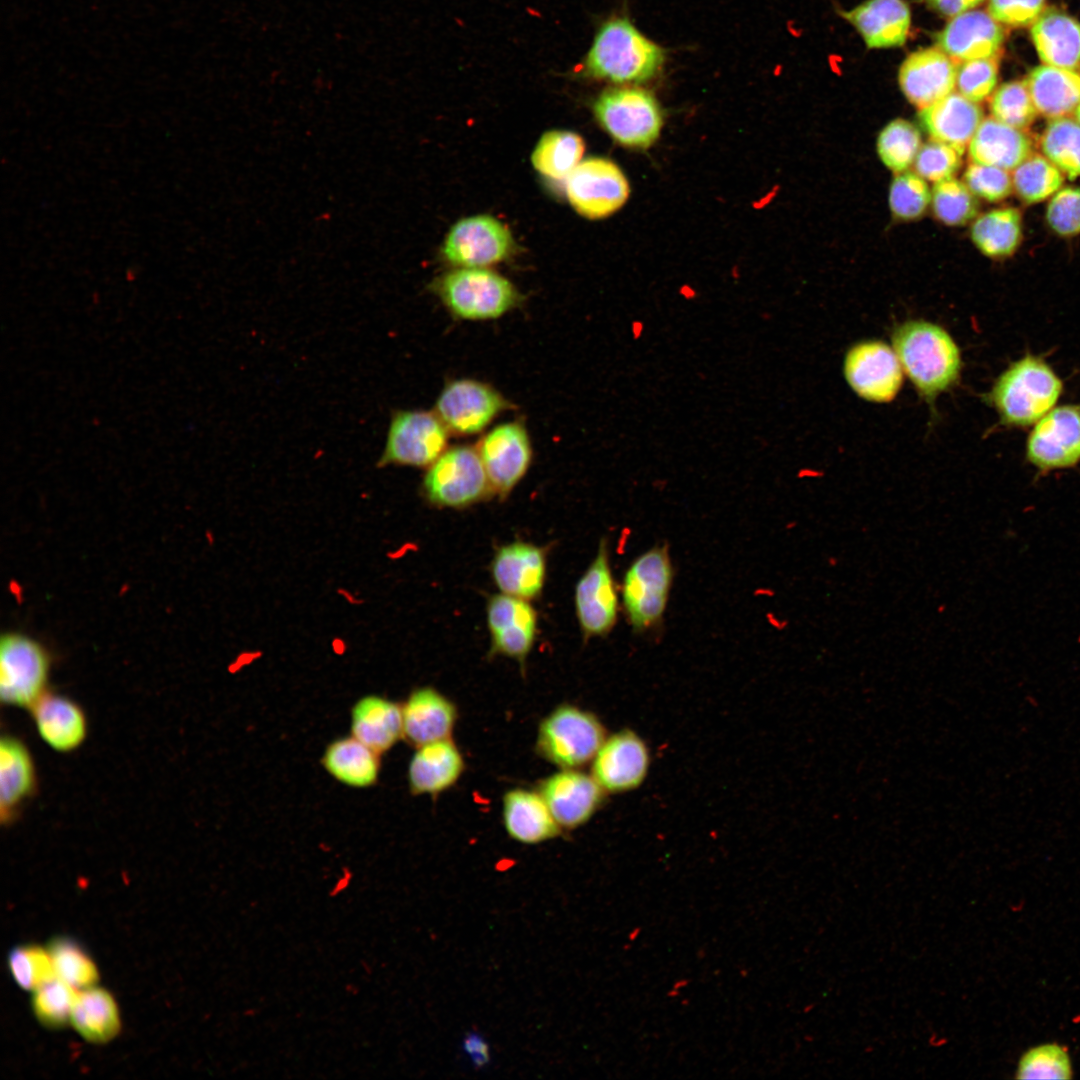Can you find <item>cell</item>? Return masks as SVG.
I'll return each mask as SVG.
<instances>
[{
  "label": "cell",
  "instance_id": "ffe728a7",
  "mask_svg": "<svg viewBox=\"0 0 1080 1080\" xmlns=\"http://www.w3.org/2000/svg\"><path fill=\"white\" fill-rule=\"evenodd\" d=\"M957 65L935 47L910 53L898 71L899 87L906 99L922 109L947 96L956 86Z\"/></svg>",
  "mask_w": 1080,
  "mask_h": 1080
},
{
  "label": "cell",
  "instance_id": "ac0fdd59",
  "mask_svg": "<svg viewBox=\"0 0 1080 1080\" xmlns=\"http://www.w3.org/2000/svg\"><path fill=\"white\" fill-rule=\"evenodd\" d=\"M487 624L490 655L507 656L523 666L537 632V613L528 600L504 593L493 595L487 604Z\"/></svg>",
  "mask_w": 1080,
  "mask_h": 1080
},
{
  "label": "cell",
  "instance_id": "5b68a950",
  "mask_svg": "<svg viewBox=\"0 0 1080 1080\" xmlns=\"http://www.w3.org/2000/svg\"><path fill=\"white\" fill-rule=\"evenodd\" d=\"M452 315L463 320L499 318L520 303L515 286L486 268L459 267L433 286Z\"/></svg>",
  "mask_w": 1080,
  "mask_h": 1080
},
{
  "label": "cell",
  "instance_id": "8d00e7d4",
  "mask_svg": "<svg viewBox=\"0 0 1080 1080\" xmlns=\"http://www.w3.org/2000/svg\"><path fill=\"white\" fill-rule=\"evenodd\" d=\"M970 236L985 256L1008 257L1016 251L1022 239L1021 213L1013 207L986 212L973 222Z\"/></svg>",
  "mask_w": 1080,
  "mask_h": 1080
},
{
  "label": "cell",
  "instance_id": "bcb514c9",
  "mask_svg": "<svg viewBox=\"0 0 1080 1080\" xmlns=\"http://www.w3.org/2000/svg\"><path fill=\"white\" fill-rule=\"evenodd\" d=\"M77 991L57 977L44 983L32 991V1010L35 1017L42 1025L51 1029L70 1023Z\"/></svg>",
  "mask_w": 1080,
  "mask_h": 1080
},
{
  "label": "cell",
  "instance_id": "680465c9",
  "mask_svg": "<svg viewBox=\"0 0 1080 1080\" xmlns=\"http://www.w3.org/2000/svg\"><path fill=\"white\" fill-rule=\"evenodd\" d=\"M630 331L633 340L641 339L645 332V323L639 319L633 320L630 325Z\"/></svg>",
  "mask_w": 1080,
  "mask_h": 1080
},
{
  "label": "cell",
  "instance_id": "4316f807",
  "mask_svg": "<svg viewBox=\"0 0 1080 1080\" xmlns=\"http://www.w3.org/2000/svg\"><path fill=\"white\" fill-rule=\"evenodd\" d=\"M36 729L52 749L70 752L77 749L87 734L86 717L73 700L46 693L31 708Z\"/></svg>",
  "mask_w": 1080,
  "mask_h": 1080
},
{
  "label": "cell",
  "instance_id": "6da1fadb",
  "mask_svg": "<svg viewBox=\"0 0 1080 1080\" xmlns=\"http://www.w3.org/2000/svg\"><path fill=\"white\" fill-rule=\"evenodd\" d=\"M891 341L903 372L933 409L936 399L960 380L962 358L957 343L943 327L922 319L895 325Z\"/></svg>",
  "mask_w": 1080,
  "mask_h": 1080
},
{
  "label": "cell",
  "instance_id": "7c38bea8",
  "mask_svg": "<svg viewBox=\"0 0 1080 1080\" xmlns=\"http://www.w3.org/2000/svg\"><path fill=\"white\" fill-rule=\"evenodd\" d=\"M576 616L585 640L604 637L615 627L620 609L612 574L607 540L601 539L597 554L575 588Z\"/></svg>",
  "mask_w": 1080,
  "mask_h": 1080
},
{
  "label": "cell",
  "instance_id": "db71d44e",
  "mask_svg": "<svg viewBox=\"0 0 1080 1080\" xmlns=\"http://www.w3.org/2000/svg\"><path fill=\"white\" fill-rule=\"evenodd\" d=\"M1046 0H989L990 15L999 23L1020 28L1033 24L1044 11Z\"/></svg>",
  "mask_w": 1080,
  "mask_h": 1080
},
{
  "label": "cell",
  "instance_id": "7a4b0ae2",
  "mask_svg": "<svg viewBox=\"0 0 1080 1080\" xmlns=\"http://www.w3.org/2000/svg\"><path fill=\"white\" fill-rule=\"evenodd\" d=\"M665 62L662 47L624 16H613L597 29L575 73L615 84H639L654 78Z\"/></svg>",
  "mask_w": 1080,
  "mask_h": 1080
},
{
  "label": "cell",
  "instance_id": "f1b7e54d",
  "mask_svg": "<svg viewBox=\"0 0 1080 1080\" xmlns=\"http://www.w3.org/2000/svg\"><path fill=\"white\" fill-rule=\"evenodd\" d=\"M1031 36L1045 65L1080 69V22L1065 12L1048 9L1033 23Z\"/></svg>",
  "mask_w": 1080,
  "mask_h": 1080
},
{
  "label": "cell",
  "instance_id": "9f6ffc18",
  "mask_svg": "<svg viewBox=\"0 0 1080 1080\" xmlns=\"http://www.w3.org/2000/svg\"><path fill=\"white\" fill-rule=\"evenodd\" d=\"M464 1047L477 1066H482L489 1061L488 1046L478 1035L470 1034L466 1037Z\"/></svg>",
  "mask_w": 1080,
  "mask_h": 1080
},
{
  "label": "cell",
  "instance_id": "3957f363",
  "mask_svg": "<svg viewBox=\"0 0 1080 1080\" xmlns=\"http://www.w3.org/2000/svg\"><path fill=\"white\" fill-rule=\"evenodd\" d=\"M1063 392V382L1040 356L1026 354L1011 363L984 395L1000 424L1024 428L1052 410Z\"/></svg>",
  "mask_w": 1080,
  "mask_h": 1080
},
{
  "label": "cell",
  "instance_id": "9a60e30c",
  "mask_svg": "<svg viewBox=\"0 0 1080 1080\" xmlns=\"http://www.w3.org/2000/svg\"><path fill=\"white\" fill-rule=\"evenodd\" d=\"M511 403L490 385L472 379H458L445 385L435 405V413L450 433L473 435L483 431Z\"/></svg>",
  "mask_w": 1080,
  "mask_h": 1080
},
{
  "label": "cell",
  "instance_id": "ee69618b",
  "mask_svg": "<svg viewBox=\"0 0 1080 1080\" xmlns=\"http://www.w3.org/2000/svg\"><path fill=\"white\" fill-rule=\"evenodd\" d=\"M1072 1061L1065 1047L1042 1043L1027 1049L1019 1058L1017 1079H1071Z\"/></svg>",
  "mask_w": 1080,
  "mask_h": 1080
},
{
  "label": "cell",
  "instance_id": "e575fe53",
  "mask_svg": "<svg viewBox=\"0 0 1080 1080\" xmlns=\"http://www.w3.org/2000/svg\"><path fill=\"white\" fill-rule=\"evenodd\" d=\"M379 755L351 736L330 743L321 762L327 772L339 782L351 787L365 788L377 782Z\"/></svg>",
  "mask_w": 1080,
  "mask_h": 1080
},
{
  "label": "cell",
  "instance_id": "52a82bcc",
  "mask_svg": "<svg viewBox=\"0 0 1080 1080\" xmlns=\"http://www.w3.org/2000/svg\"><path fill=\"white\" fill-rule=\"evenodd\" d=\"M422 490L432 505L456 509L494 494L477 449L466 445L446 449L428 467Z\"/></svg>",
  "mask_w": 1080,
  "mask_h": 1080
},
{
  "label": "cell",
  "instance_id": "91938a15",
  "mask_svg": "<svg viewBox=\"0 0 1080 1080\" xmlns=\"http://www.w3.org/2000/svg\"><path fill=\"white\" fill-rule=\"evenodd\" d=\"M826 562H827V565H828V566H829L830 568H835V567H837V565L839 564V560H838V558H836V557H834V556H830V557H828V558H827V560H826Z\"/></svg>",
  "mask_w": 1080,
  "mask_h": 1080
},
{
  "label": "cell",
  "instance_id": "60d3db41",
  "mask_svg": "<svg viewBox=\"0 0 1080 1080\" xmlns=\"http://www.w3.org/2000/svg\"><path fill=\"white\" fill-rule=\"evenodd\" d=\"M877 153L883 164L895 173H901L914 163L921 147L918 128L905 119L890 121L879 133Z\"/></svg>",
  "mask_w": 1080,
  "mask_h": 1080
},
{
  "label": "cell",
  "instance_id": "277c9868",
  "mask_svg": "<svg viewBox=\"0 0 1080 1080\" xmlns=\"http://www.w3.org/2000/svg\"><path fill=\"white\" fill-rule=\"evenodd\" d=\"M673 579L674 568L667 544L654 545L628 566L621 598L634 633H647L662 624Z\"/></svg>",
  "mask_w": 1080,
  "mask_h": 1080
},
{
  "label": "cell",
  "instance_id": "b9f144b4",
  "mask_svg": "<svg viewBox=\"0 0 1080 1080\" xmlns=\"http://www.w3.org/2000/svg\"><path fill=\"white\" fill-rule=\"evenodd\" d=\"M936 218L949 226H961L973 220L979 202L963 181L953 177L935 182L931 192Z\"/></svg>",
  "mask_w": 1080,
  "mask_h": 1080
},
{
  "label": "cell",
  "instance_id": "f5cc1de1",
  "mask_svg": "<svg viewBox=\"0 0 1080 1080\" xmlns=\"http://www.w3.org/2000/svg\"><path fill=\"white\" fill-rule=\"evenodd\" d=\"M1046 220L1058 235L1070 237L1080 233V188L1058 190L1047 206Z\"/></svg>",
  "mask_w": 1080,
  "mask_h": 1080
},
{
  "label": "cell",
  "instance_id": "4dcf8cb0",
  "mask_svg": "<svg viewBox=\"0 0 1080 1080\" xmlns=\"http://www.w3.org/2000/svg\"><path fill=\"white\" fill-rule=\"evenodd\" d=\"M506 831L516 841L538 844L555 838L560 826L540 793L524 789L508 791L503 798Z\"/></svg>",
  "mask_w": 1080,
  "mask_h": 1080
},
{
  "label": "cell",
  "instance_id": "7dc6e473",
  "mask_svg": "<svg viewBox=\"0 0 1080 1080\" xmlns=\"http://www.w3.org/2000/svg\"><path fill=\"white\" fill-rule=\"evenodd\" d=\"M8 966L15 982L24 990L34 991L56 977L48 949L38 945H21L8 955Z\"/></svg>",
  "mask_w": 1080,
  "mask_h": 1080
},
{
  "label": "cell",
  "instance_id": "c3c4849f",
  "mask_svg": "<svg viewBox=\"0 0 1080 1080\" xmlns=\"http://www.w3.org/2000/svg\"><path fill=\"white\" fill-rule=\"evenodd\" d=\"M931 192L924 178L916 172L898 173L889 189V207L894 217L903 221L921 217L929 203Z\"/></svg>",
  "mask_w": 1080,
  "mask_h": 1080
},
{
  "label": "cell",
  "instance_id": "2e32d148",
  "mask_svg": "<svg viewBox=\"0 0 1080 1080\" xmlns=\"http://www.w3.org/2000/svg\"><path fill=\"white\" fill-rule=\"evenodd\" d=\"M513 248L512 235L503 223L490 215H475L450 229L442 253L457 267L485 268L508 258Z\"/></svg>",
  "mask_w": 1080,
  "mask_h": 1080
},
{
  "label": "cell",
  "instance_id": "d4e9b609",
  "mask_svg": "<svg viewBox=\"0 0 1080 1080\" xmlns=\"http://www.w3.org/2000/svg\"><path fill=\"white\" fill-rule=\"evenodd\" d=\"M918 118L931 139L950 145L962 155L983 120V114L977 103L959 92H951L920 109Z\"/></svg>",
  "mask_w": 1080,
  "mask_h": 1080
},
{
  "label": "cell",
  "instance_id": "7402d4cb",
  "mask_svg": "<svg viewBox=\"0 0 1080 1080\" xmlns=\"http://www.w3.org/2000/svg\"><path fill=\"white\" fill-rule=\"evenodd\" d=\"M1004 38L999 22L981 10H969L950 18L934 37L939 49L960 62L999 56Z\"/></svg>",
  "mask_w": 1080,
  "mask_h": 1080
},
{
  "label": "cell",
  "instance_id": "681fc988",
  "mask_svg": "<svg viewBox=\"0 0 1080 1080\" xmlns=\"http://www.w3.org/2000/svg\"><path fill=\"white\" fill-rule=\"evenodd\" d=\"M998 58L999 56L961 62L956 72L958 92L975 103L988 98L997 85Z\"/></svg>",
  "mask_w": 1080,
  "mask_h": 1080
},
{
  "label": "cell",
  "instance_id": "5bb4252c",
  "mask_svg": "<svg viewBox=\"0 0 1080 1080\" xmlns=\"http://www.w3.org/2000/svg\"><path fill=\"white\" fill-rule=\"evenodd\" d=\"M1025 456L1039 473L1076 466L1080 462V405L1053 408L1037 421L1027 437Z\"/></svg>",
  "mask_w": 1080,
  "mask_h": 1080
},
{
  "label": "cell",
  "instance_id": "484cf974",
  "mask_svg": "<svg viewBox=\"0 0 1080 1080\" xmlns=\"http://www.w3.org/2000/svg\"><path fill=\"white\" fill-rule=\"evenodd\" d=\"M457 718L454 704L433 688L414 690L402 706V737L416 747L447 739Z\"/></svg>",
  "mask_w": 1080,
  "mask_h": 1080
},
{
  "label": "cell",
  "instance_id": "d6a6232c",
  "mask_svg": "<svg viewBox=\"0 0 1080 1080\" xmlns=\"http://www.w3.org/2000/svg\"><path fill=\"white\" fill-rule=\"evenodd\" d=\"M36 785L35 766L27 747L13 736L0 742V816L10 822Z\"/></svg>",
  "mask_w": 1080,
  "mask_h": 1080
},
{
  "label": "cell",
  "instance_id": "44dd1931",
  "mask_svg": "<svg viewBox=\"0 0 1080 1080\" xmlns=\"http://www.w3.org/2000/svg\"><path fill=\"white\" fill-rule=\"evenodd\" d=\"M604 790L591 775L563 769L543 781L540 794L560 827L576 828L600 806Z\"/></svg>",
  "mask_w": 1080,
  "mask_h": 1080
},
{
  "label": "cell",
  "instance_id": "4fadbf2b",
  "mask_svg": "<svg viewBox=\"0 0 1080 1080\" xmlns=\"http://www.w3.org/2000/svg\"><path fill=\"white\" fill-rule=\"evenodd\" d=\"M843 374L860 398L873 403L892 401L903 382V370L893 347L880 340L852 345L844 357Z\"/></svg>",
  "mask_w": 1080,
  "mask_h": 1080
},
{
  "label": "cell",
  "instance_id": "94428289",
  "mask_svg": "<svg viewBox=\"0 0 1080 1080\" xmlns=\"http://www.w3.org/2000/svg\"><path fill=\"white\" fill-rule=\"evenodd\" d=\"M1074 114H1075V120L1080 124V103L1077 106Z\"/></svg>",
  "mask_w": 1080,
  "mask_h": 1080
},
{
  "label": "cell",
  "instance_id": "30bf717a",
  "mask_svg": "<svg viewBox=\"0 0 1080 1080\" xmlns=\"http://www.w3.org/2000/svg\"><path fill=\"white\" fill-rule=\"evenodd\" d=\"M449 433L435 412L397 411L378 465L429 467L447 449Z\"/></svg>",
  "mask_w": 1080,
  "mask_h": 1080
},
{
  "label": "cell",
  "instance_id": "ba28073f",
  "mask_svg": "<svg viewBox=\"0 0 1080 1080\" xmlns=\"http://www.w3.org/2000/svg\"><path fill=\"white\" fill-rule=\"evenodd\" d=\"M605 740V731L591 713L561 706L541 723L537 751L562 769H575L594 759Z\"/></svg>",
  "mask_w": 1080,
  "mask_h": 1080
},
{
  "label": "cell",
  "instance_id": "f6af8a7d",
  "mask_svg": "<svg viewBox=\"0 0 1080 1080\" xmlns=\"http://www.w3.org/2000/svg\"><path fill=\"white\" fill-rule=\"evenodd\" d=\"M991 116L1016 129H1026L1035 120L1037 110L1025 81H1010L993 92L989 102Z\"/></svg>",
  "mask_w": 1080,
  "mask_h": 1080
},
{
  "label": "cell",
  "instance_id": "8fae6325",
  "mask_svg": "<svg viewBox=\"0 0 1080 1080\" xmlns=\"http://www.w3.org/2000/svg\"><path fill=\"white\" fill-rule=\"evenodd\" d=\"M565 180L569 203L590 219L604 218L619 210L630 192L622 170L600 157L582 160Z\"/></svg>",
  "mask_w": 1080,
  "mask_h": 1080
},
{
  "label": "cell",
  "instance_id": "e0dca14e",
  "mask_svg": "<svg viewBox=\"0 0 1080 1080\" xmlns=\"http://www.w3.org/2000/svg\"><path fill=\"white\" fill-rule=\"evenodd\" d=\"M494 494L506 498L526 474L532 458L529 435L520 422L497 425L476 447Z\"/></svg>",
  "mask_w": 1080,
  "mask_h": 1080
},
{
  "label": "cell",
  "instance_id": "9c48e42d",
  "mask_svg": "<svg viewBox=\"0 0 1080 1080\" xmlns=\"http://www.w3.org/2000/svg\"><path fill=\"white\" fill-rule=\"evenodd\" d=\"M50 656L36 640L9 632L0 642V698L2 703L32 708L47 692Z\"/></svg>",
  "mask_w": 1080,
  "mask_h": 1080
},
{
  "label": "cell",
  "instance_id": "f546056e",
  "mask_svg": "<svg viewBox=\"0 0 1080 1080\" xmlns=\"http://www.w3.org/2000/svg\"><path fill=\"white\" fill-rule=\"evenodd\" d=\"M464 769L462 755L447 739L417 747L408 768L410 790L414 794H438L451 787Z\"/></svg>",
  "mask_w": 1080,
  "mask_h": 1080
},
{
  "label": "cell",
  "instance_id": "f35d334b",
  "mask_svg": "<svg viewBox=\"0 0 1080 1080\" xmlns=\"http://www.w3.org/2000/svg\"><path fill=\"white\" fill-rule=\"evenodd\" d=\"M1012 184L1017 196L1025 203L1035 204L1053 196L1061 189L1063 172L1044 155H1029L1012 170Z\"/></svg>",
  "mask_w": 1080,
  "mask_h": 1080
},
{
  "label": "cell",
  "instance_id": "7bdbcfd3",
  "mask_svg": "<svg viewBox=\"0 0 1080 1080\" xmlns=\"http://www.w3.org/2000/svg\"><path fill=\"white\" fill-rule=\"evenodd\" d=\"M56 977L76 990L95 986L99 973L94 961L72 939L54 938L47 947Z\"/></svg>",
  "mask_w": 1080,
  "mask_h": 1080
},
{
  "label": "cell",
  "instance_id": "ab89813d",
  "mask_svg": "<svg viewBox=\"0 0 1080 1080\" xmlns=\"http://www.w3.org/2000/svg\"><path fill=\"white\" fill-rule=\"evenodd\" d=\"M1043 155L1070 178L1080 177V124L1068 117L1051 119L1040 136Z\"/></svg>",
  "mask_w": 1080,
  "mask_h": 1080
},
{
  "label": "cell",
  "instance_id": "83f0119b",
  "mask_svg": "<svg viewBox=\"0 0 1080 1080\" xmlns=\"http://www.w3.org/2000/svg\"><path fill=\"white\" fill-rule=\"evenodd\" d=\"M972 163L1014 170L1032 154V142L1023 130L994 117L984 118L968 145Z\"/></svg>",
  "mask_w": 1080,
  "mask_h": 1080
},
{
  "label": "cell",
  "instance_id": "836d02e7",
  "mask_svg": "<svg viewBox=\"0 0 1080 1080\" xmlns=\"http://www.w3.org/2000/svg\"><path fill=\"white\" fill-rule=\"evenodd\" d=\"M1025 83L1037 113L1046 118L1067 117L1080 103V73L1075 70L1037 66Z\"/></svg>",
  "mask_w": 1080,
  "mask_h": 1080
},
{
  "label": "cell",
  "instance_id": "11a10c76",
  "mask_svg": "<svg viewBox=\"0 0 1080 1080\" xmlns=\"http://www.w3.org/2000/svg\"><path fill=\"white\" fill-rule=\"evenodd\" d=\"M927 6L940 16L953 18L971 10L984 0H925Z\"/></svg>",
  "mask_w": 1080,
  "mask_h": 1080
},
{
  "label": "cell",
  "instance_id": "f907efd6",
  "mask_svg": "<svg viewBox=\"0 0 1080 1080\" xmlns=\"http://www.w3.org/2000/svg\"><path fill=\"white\" fill-rule=\"evenodd\" d=\"M961 162V154L953 147L931 139L920 147L914 160V169L922 178L937 182L953 177Z\"/></svg>",
  "mask_w": 1080,
  "mask_h": 1080
},
{
  "label": "cell",
  "instance_id": "6125c7cd",
  "mask_svg": "<svg viewBox=\"0 0 1080 1080\" xmlns=\"http://www.w3.org/2000/svg\"><path fill=\"white\" fill-rule=\"evenodd\" d=\"M936 610L938 613H943L946 610V606L944 604H941Z\"/></svg>",
  "mask_w": 1080,
  "mask_h": 1080
},
{
  "label": "cell",
  "instance_id": "1f68e13d",
  "mask_svg": "<svg viewBox=\"0 0 1080 1080\" xmlns=\"http://www.w3.org/2000/svg\"><path fill=\"white\" fill-rule=\"evenodd\" d=\"M351 734L378 754L403 735L402 707L376 695L359 699L351 710Z\"/></svg>",
  "mask_w": 1080,
  "mask_h": 1080
},
{
  "label": "cell",
  "instance_id": "74e56055",
  "mask_svg": "<svg viewBox=\"0 0 1080 1080\" xmlns=\"http://www.w3.org/2000/svg\"><path fill=\"white\" fill-rule=\"evenodd\" d=\"M584 150L585 144L579 134L566 130L548 131L538 140L531 162L543 176L566 179L582 161Z\"/></svg>",
  "mask_w": 1080,
  "mask_h": 1080
},
{
  "label": "cell",
  "instance_id": "d6986e66",
  "mask_svg": "<svg viewBox=\"0 0 1080 1080\" xmlns=\"http://www.w3.org/2000/svg\"><path fill=\"white\" fill-rule=\"evenodd\" d=\"M649 753L643 740L630 730L605 739L593 759L592 776L608 792H624L646 777Z\"/></svg>",
  "mask_w": 1080,
  "mask_h": 1080
},
{
  "label": "cell",
  "instance_id": "816d5d0a",
  "mask_svg": "<svg viewBox=\"0 0 1080 1080\" xmlns=\"http://www.w3.org/2000/svg\"><path fill=\"white\" fill-rule=\"evenodd\" d=\"M963 182L970 191L989 202H998L1013 191L1012 177L1007 170L994 166L971 163L963 174Z\"/></svg>",
  "mask_w": 1080,
  "mask_h": 1080
},
{
  "label": "cell",
  "instance_id": "603a6c76",
  "mask_svg": "<svg viewBox=\"0 0 1080 1080\" xmlns=\"http://www.w3.org/2000/svg\"><path fill=\"white\" fill-rule=\"evenodd\" d=\"M491 574L502 593L533 599L541 593L545 583L546 552L522 541L503 545L494 555Z\"/></svg>",
  "mask_w": 1080,
  "mask_h": 1080
},
{
  "label": "cell",
  "instance_id": "6f0895ef",
  "mask_svg": "<svg viewBox=\"0 0 1080 1080\" xmlns=\"http://www.w3.org/2000/svg\"><path fill=\"white\" fill-rule=\"evenodd\" d=\"M350 879H351V875H350V873H348V871H346V873L339 879V881L337 883H335V885L330 889L329 896L331 898H334V897H337L343 891H345L348 888L349 884H350Z\"/></svg>",
  "mask_w": 1080,
  "mask_h": 1080
},
{
  "label": "cell",
  "instance_id": "cb8c5ba5",
  "mask_svg": "<svg viewBox=\"0 0 1080 1080\" xmlns=\"http://www.w3.org/2000/svg\"><path fill=\"white\" fill-rule=\"evenodd\" d=\"M839 14L870 49L900 47L909 35L911 10L905 0H865Z\"/></svg>",
  "mask_w": 1080,
  "mask_h": 1080
},
{
  "label": "cell",
  "instance_id": "8992f818",
  "mask_svg": "<svg viewBox=\"0 0 1080 1080\" xmlns=\"http://www.w3.org/2000/svg\"><path fill=\"white\" fill-rule=\"evenodd\" d=\"M596 119L618 143L632 148H647L660 135L663 114L657 99L637 87L611 88L602 92L593 104Z\"/></svg>",
  "mask_w": 1080,
  "mask_h": 1080
},
{
  "label": "cell",
  "instance_id": "d590c367",
  "mask_svg": "<svg viewBox=\"0 0 1080 1080\" xmlns=\"http://www.w3.org/2000/svg\"><path fill=\"white\" fill-rule=\"evenodd\" d=\"M70 1023L82 1038L92 1043L112 1040L121 1026L115 999L96 985L77 991Z\"/></svg>",
  "mask_w": 1080,
  "mask_h": 1080
}]
</instances>
